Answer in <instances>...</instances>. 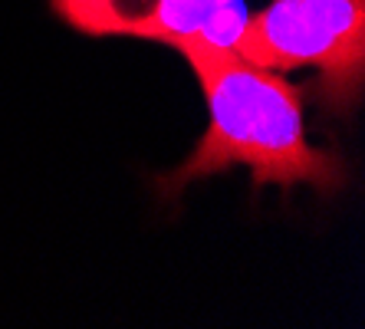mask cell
Here are the masks:
<instances>
[{"label": "cell", "mask_w": 365, "mask_h": 329, "mask_svg": "<svg viewBox=\"0 0 365 329\" xmlns=\"http://www.w3.org/2000/svg\"><path fill=\"white\" fill-rule=\"evenodd\" d=\"M234 50L264 69L313 66L346 106L362 93L365 0H273L240 24Z\"/></svg>", "instance_id": "cell-2"}, {"label": "cell", "mask_w": 365, "mask_h": 329, "mask_svg": "<svg viewBox=\"0 0 365 329\" xmlns=\"http://www.w3.org/2000/svg\"><path fill=\"white\" fill-rule=\"evenodd\" d=\"M195 69L207 99L211 126L175 175V185L247 165L260 185H299L313 181L332 188L339 165L306 142L299 93L277 76L244 59L227 43L195 36L178 46Z\"/></svg>", "instance_id": "cell-1"}, {"label": "cell", "mask_w": 365, "mask_h": 329, "mask_svg": "<svg viewBox=\"0 0 365 329\" xmlns=\"http://www.w3.org/2000/svg\"><path fill=\"white\" fill-rule=\"evenodd\" d=\"M230 4L234 0H158L142 40L181 46L195 36H207L214 24L230 10Z\"/></svg>", "instance_id": "cell-3"}]
</instances>
